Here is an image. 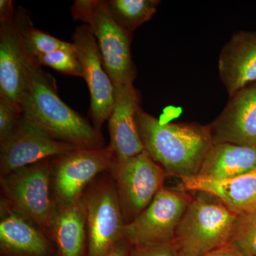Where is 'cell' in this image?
I'll return each instance as SVG.
<instances>
[{
	"label": "cell",
	"mask_w": 256,
	"mask_h": 256,
	"mask_svg": "<svg viewBox=\"0 0 256 256\" xmlns=\"http://www.w3.org/2000/svg\"><path fill=\"white\" fill-rule=\"evenodd\" d=\"M136 124L144 150L166 175L182 178L198 174L213 146L207 126L162 122L141 108Z\"/></svg>",
	"instance_id": "obj_1"
},
{
	"label": "cell",
	"mask_w": 256,
	"mask_h": 256,
	"mask_svg": "<svg viewBox=\"0 0 256 256\" xmlns=\"http://www.w3.org/2000/svg\"><path fill=\"white\" fill-rule=\"evenodd\" d=\"M28 87L22 102L23 117L62 142L80 148L104 146L100 132L62 101L54 78L28 56Z\"/></svg>",
	"instance_id": "obj_2"
},
{
	"label": "cell",
	"mask_w": 256,
	"mask_h": 256,
	"mask_svg": "<svg viewBox=\"0 0 256 256\" xmlns=\"http://www.w3.org/2000/svg\"><path fill=\"white\" fill-rule=\"evenodd\" d=\"M212 197L190 200L172 242L178 256H204L230 242L238 215Z\"/></svg>",
	"instance_id": "obj_3"
},
{
	"label": "cell",
	"mask_w": 256,
	"mask_h": 256,
	"mask_svg": "<svg viewBox=\"0 0 256 256\" xmlns=\"http://www.w3.org/2000/svg\"><path fill=\"white\" fill-rule=\"evenodd\" d=\"M72 18L92 28L97 40L106 73L114 86L133 84L136 68L131 57V36L114 20L107 1L76 0Z\"/></svg>",
	"instance_id": "obj_4"
},
{
	"label": "cell",
	"mask_w": 256,
	"mask_h": 256,
	"mask_svg": "<svg viewBox=\"0 0 256 256\" xmlns=\"http://www.w3.org/2000/svg\"><path fill=\"white\" fill-rule=\"evenodd\" d=\"M2 200L10 208L52 234L58 205L52 196L48 159L1 176Z\"/></svg>",
	"instance_id": "obj_5"
},
{
	"label": "cell",
	"mask_w": 256,
	"mask_h": 256,
	"mask_svg": "<svg viewBox=\"0 0 256 256\" xmlns=\"http://www.w3.org/2000/svg\"><path fill=\"white\" fill-rule=\"evenodd\" d=\"M80 200L86 220L88 256H108L124 239L126 224L116 185L101 182L84 192Z\"/></svg>",
	"instance_id": "obj_6"
},
{
	"label": "cell",
	"mask_w": 256,
	"mask_h": 256,
	"mask_svg": "<svg viewBox=\"0 0 256 256\" xmlns=\"http://www.w3.org/2000/svg\"><path fill=\"white\" fill-rule=\"evenodd\" d=\"M54 158L52 185L58 206L79 201L86 186L98 174L110 170L114 162L109 146L78 148Z\"/></svg>",
	"instance_id": "obj_7"
},
{
	"label": "cell",
	"mask_w": 256,
	"mask_h": 256,
	"mask_svg": "<svg viewBox=\"0 0 256 256\" xmlns=\"http://www.w3.org/2000/svg\"><path fill=\"white\" fill-rule=\"evenodd\" d=\"M190 200L182 192L163 188L139 215L126 224L124 240L131 246L172 244Z\"/></svg>",
	"instance_id": "obj_8"
},
{
	"label": "cell",
	"mask_w": 256,
	"mask_h": 256,
	"mask_svg": "<svg viewBox=\"0 0 256 256\" xmlns=\"http://www.w3.org/2000/svg\"><path fill=\"white\" fill-rule=\"evenodd\" d=\"M110 171L116 181L124 220H128V223L151 203L163 188L166 175L146 150L124 161H114Z\"/></svg>",
	"instance_id": "obj_9"
},
{
	"label": "cell",
	"mask_w": 256,
	"mask_h": 256,
	"mask_svg": "<svg viewBox=\"0 0 256 256\" xmlns=\"http://www.w3.org/2000/svg\"><path fill=\"white\" fill-rule=\"evenodd\" d=\"M78 148L55 139L43 128L23 117L9 137L0 142V174L4 176Z\"/></svg>",
	"instance_id": "obj_10"
},
{
	"label": "cell",
	"mask_w": 256,
	"mask_h": 256,
	"mask_svg": "<svg viewBox=\"0 0 256 256\" xmlns=\"http://www.w3.org/2000/svg\"><path fill=\"white\" fill-rule=\"evenodd\" d=\"M73 44L90 92V118L94 128L100 132L114 108V86L104 68L97 40L90 26L84 24L76 28Z\"/></svg>",
	"instance_id": "obj_11"
},
{
	"label": "cell",
	"mask_w": 256,
	"mask_h": 256,
	"mask_svg": "<svg viewBox=\"0 0 256 256\" xmlns=\"http://www.w3.org/2000/svg\"><path fill=\"white\" fill-rule=\"evenodd\" d=\"M206 126L213 144L256 146V82L230 96L222 114Z\"/></svg>",
	"instance_id": "obj_12"
},
{
	"label": "cell",
	"mask_w": 256,
	"mask_h": 256,
	"mask_svg": "<svg viewBox=\"0 0 256 256\" xmlns=\"http://www.w3.org/2000/svg\"><path fill=\"white\" fill-rule=\"evenodd\" d=\"M140 94L133 84L114 87V108L108 118V130L114 162H122L146 150L138 132L136 114Z\"/></svg>",
	"instance_id": "obj_13"
},
{
	"label": "cell",
	"mask_w": 256,
	"mask_h": 256,
	"mask_svg": "<svg viewBox=\"0 0 256 256\" xmlns=\"http://www.w3.org/2000/svg\"><path fill=\"white\" fill-rule=\"evenodd\" d=\"M28 60L15 16L0 22V99L22 106L28 87Z\"/></svg>",
	"instance_id": "obj_14"
},
{
	"label": "cell",
	"mask_w": 256,
	"mask_h": 256,
	"mask_svg": "<svg viewBox=\"0 0 256 256\" xmlns=\"http://www.w3.org/2000/svg\"><path fill=\"white\" fill-rule=\"evenodd\" d=\"M220 80L229 97L256 82V32H236L220 50Z\"/></svg>",
	"instance_id": "obj_15"
},
{
	"label": "cell",
	"mask_w": 256,
	"mask_h": 256,
	"mask_svg": "<svg viewBox=\"0 0 256 256\" xmlns=\"http://www.w3.org/2000/svg\"><path fill=\"white\" fill-rule=\"evenodd\" d=\"M180 180L178 191L210 194L236 214L256 210V168L246 174L228 180H213L198 176Z\"/></svg>",
	"instance_id": "obj_16"
},
{
	"label": "cell",
	"mask_w": 256,
	"mask_h": 256,
	"mask_svg": "<svg viewBox=\"0 0 256 256\" xmlns=\"http://www.w3.org/2000/svg\"><path fill=\"white\" fill-rule=\"evenodd\" d=\"M0 248L4 254L12 256H46L48 246L43 234L28 218L0 204Z\"/></svg>",
	"instance_id": "obj_17"
},
{
	"label": "cell",
	"mask_w": 256,
	"mask_h": 256,
	"mask_svg": "<svg viewBox=\"0 0 256 256\" xmlns=\"http://www.w3.org/2000/svg\"><path fill=\"white\" fill-rule=\"evenodd\" d=\"M256 168V146L220 143L212 146L196 176L228 180L246 174Z\"/></svg>",
	"instance_id": "obj_18"
},
{
	"label": "cell",
	"mask_w": 256,
	"mask_h": 256,
	"mask_svg": "<svg viewBox=\"0 0 256 256\" xmlns=\"http://www.w3.org/2000/svg\"><path fill=\"white\" fill-rule=\"evenodd\" d=\"M86 220L82 200L58 206L52 234L62 256H84Z\"/></svg>",
	"instance_id": "obj_19"
},
{
	"label": "cell",
	"mask_w": 256,
	"mask_h": 256,
	"mask_svg": "<svg viewBox=\"0 0 256 256\" xmlns=\"http://www.w3.org/2000/svg\"><path fill=\"white\" fill-rule=\"evenodd\" d=\"M15 21L20 32L24 50L30 57L46 54L57 50L76 52L73 43L64 42L34 28L30 16L25 11L15 13Z\"/></svg>",
	"instance_id": "obj_20"
},
{
	"label": "cell",
	"mask_w": 256,
	"mask_h": 256,
	"mask_svg": "<svg viewBox=\"0 0 256 256\" xmlns=\"http://www.w3.org/2000/svg\"><path fill=\"white\" fill-rule=\"evenodd\" d=\"M109 10L114 20L132 33L156 14L160 1L156 0H109Z\"/></svg>",
	"instance_id": "obj_21"
},
{
	"label": "cell",
	"mask_w": 256,
	"mask_h": 256,
	"mask_svg": "<svg viewBox=\"0 0 256 256\" xmlns=\"http://www.w3.org/2000/svg\"><path fill=\"white\" fill-rule=\"evenodd\" d=\"M229 244L242 256H256V210L238 215Z\"/></svg>",
	"instance_id": "obj_22"
},
{
	"label": "cell",
	"mask_w": 256,
	"mask_h": 256,
	"mask_svg": "<svg viewBox=\"0 0 256 256\" xmlns=\"http://www.w3.org/2000/svg\"><path fill=\"white\" fill-rule=\"evenodd\" d=\"M31 58L41 67L44 66L54 69L60 73L84 78L82 64L79 62L76 52L57 50L46 54L36 55Z\"/></svg>",
	"instance_id": "obj_23"
},
{
	"label": "cell",
	"mask_w": 256,
	"mask_h": 256,
	"mask_svg": "<svg viewBox=\"0 0 256 256\" xmlns=\"http://www.w3.org/2000/svg\"><path fill=\"white\" fill-rule=\"evenodd\" d=\"M22 118L21 106L0 99V142L9 137Z\"/></svg>",
	"instance_id": "obj_24"
},
{
	"label": "cell",
	"mask_w": 256,
	"mask_h": 256,
	"mask_svg": "<svg viewBox=\"0 0 256 256\" xmlns=\"http://www.w3.org/2000/svg\"><path fill=\"white\" fill-rule=\"evenodd\" d=\"M128 256H178L173 244L132 246Z\"/></svg>",
	"instance_id": "obj_25"
},
{
	"label": "cell",
	"mask_w": 256,
	"mask_h": 256,
	"mask_svg": "<svg viewBox=\"0 0 256 256\" xmlns=\"http://www.w3.org/2000/svg\"><path fill=\"white\" fill-rule=\"evenodd\" d=\"M15 10L11 0H0V22L14 18Z\"/></svg>",
	"instance_id": "obj_26"
},
{
	"label": "cell",
	"mask_w": 256,
	"mask_h": 256,
	"mask_svg": "<svg viewBox=\"0 0 256 256\" xmlns=\"http://www.w3.org/2000/svg\"><path fill=\"white\" fill-rule=\"evenodd\" d=\"M204 256H242L232 246L228 244L224 246L218 248L213 252H208Z\"/></svg>",
	"instance_id": "obj_27"
},
{
	"label": "cell",
	"mask_w": 256,
	"mask_h": 256,
	"mask_svg": "<svg viewBox=\"0 0 256 256\" xmlns=\"http://www.w3.org/2000/svg\"><path fill=\"white\" fill-rule=\"evenodd\" d=\"M130 246H131L124 239H122L108 256H128L130 250Z\"/></svg>",
	"instance_id": "obj_28"
}]
</instances>
